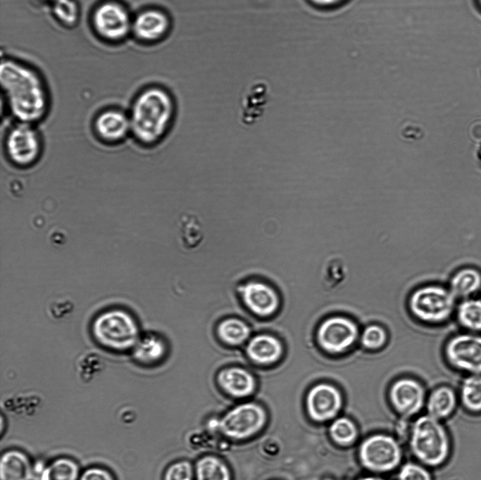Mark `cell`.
Instances as JSON below:
<instances>
[{
  "instance_id": "obj_1",
  "label": "cell",
  "mask_w": 481,
  "mask_h": 480,
  "mask_svg": "<svg viewBox=\"0 0 481 480\" xmlns=\"http://www.w3.org/2000/svg\"><path fill=\"white\" fill-rule=\"evenodd\" d=\"M0 84L8 110L17 122L34 125L45 117L48 94L34 70L15 61H2Z\"/></svg>"
},
{
  "instance_id": "obj_2",
  "label": "cell",
  "mask_w": 481,
  "mask_h": 480,
  "mask_svg": "<svg viewBox=\"0 0 481 480\" xmlns=\"http://www.w3.org/2000/svg\"><path fill=\"white\" fill-rule=\"evenodd\" d=\"M173 112V99L166 90L156 87L144 90L136 97L128 115L130 134L142 145L158 142L168 127Z\"/></svg>"
},
{
  "instance_id": "obj_3",
  "label": "cell",
  "mask_w": 481,
  "mask_h": 480,
  "mask_svg": "<svg viewBox=\"0 0 481 480\" xmlns=\"http://www.w3.org/2000/svg\"><path fill=\"white\" fill-rule=\"evenodd\" d=\"M410 444L415 456L430 466L443 463L450 450V442L444 427L439 419L429 415L419 417L414 422Z\"/></svg>"
},
{
  "instance_id": "obj_4",
  "label": "cell",
  "mask_w": 481,
  "mask_h": 480,
  "mask_svg": "<svg viewBox=\"0 0 481 480\" xmlns=\"http://www.w3.org/2000/svg\"><path fill=\"white\" fill-rule=\"evenodd\" d=\"M92 330L97 343L112 350L132 349L139 337L135 319L120 309L108 310L100 314L94 320Z\"/></svg>"
},
{
  "instance_id": "obj_5",
  "label": "cell",
  "mask_w": 481,
  "mask_h": 480,
  "mask_svg": "<svg viewBox=\"0 0 481 480\" xmlns=\"http://www.w3.org/2000/svg\"><path fill=\"white\" fill-rule=\"evenodd\" d=\"M457 303L446 285L430 284L411 294L409 308L423 322L442 324L454 319Z\"/></svg>"
},
{
  "instance_id": "obj_6",
  "label": "cell",
  "mask_w": 481,
  "mask_h": 480,
  "mask_svg": "<svg viewBox=\"0 0 481 480\" xmlns=\"http://www.w3.org/2000/svg\"><path fill=\"white\" fill-rule=\"evenodd\" d=\"M443 358L466 376L481 374V334L460 330L451 334L444 344Z\"/></svg>"
},
{
  "instance_id": "obj_7",
  "label": "cell",
  "mask_w": 481,
  "mask_h": 480,
  "mask_svg": "<svg viewBox=\"0 0 481 480\" xmlns=\"http://www.w3.org/2000/svg\"><path fill=\"white\" fill-rule=\"evenodd\" d=\"M266 422L267 413L264 408L256 403L247 402L226 412L218 425L220 432L226 437L241 441L257 434Z\"/></svg>"
},
{
  "instance_id": "obj_8",
  "label": "cell",
  "mask_w": 481,
  "mask_h": 480,
  "mask_svg": "<svg viewBox=\"0 0 481 480\" xmlns=\"http://www.w3.org/2000/svg\"><path fill=\"white\" fill-rule=\"evenodd\" d=\"M4 149L13 165L28 168L35 164L42 155V138L34 125L17 122L6 132Z\"/></svg>"
},
{
  "instance_id": "obj_9",
  "label": "cell",
  "mask_w": 481,
  "mask_h": 480,
  "mask_svg": "<svg viewBox=\"0 0 481 480\" xmlns=\"http://www.w3.org/2000/svg\"><path fill=\"white\" fill-rule=\"evenodd\" d=\"M359 457L367 469L387 472L394 469L401 459V450L397 441L386 434H375L361 444Z\"/></svg>"
},
{
  "instance_id": "obj_10",
  "label": "cell",
  "mask_w": 481,
  "mask_h": 480,
  "mask_svg": "<svg viewBox=\"0 0 481 480\" xmlns=\"http://www.w3.org/2000/svg\"><path fill=\"white\" fill-rule=\"evenodd\" d=\"M358 336L356 324L342 315L329 317L319 325L316 339L320 347L330 354H340L349 350Z\"/></svg>"
},
{
  "instance_id": "obj_11",
  "label": "cell",
  "mask_w": 481,
  "mask_h": 480,
  "mask_svg": "<svg viewBox=\"0 0 481 480\" xmlns=\"http://www.w3.org/2000/svg\"><path fill=\"white\" fill-rule=\"evenodd\" d=\"M92 20L97 33L109 40L121 39L132 30V21L128 12L118 3L106 2L99 6Z\"/></svg>"
},
{
  "instance_id": "obj_12",
  "label": "cell",
  "mask_w": 481,
  "mask_h": 480,
  "mask_svg": "<svg viewBox=\"0 0 481 480\" xmlns=\"http://www.w3.org/2000/svg\"><path fill=\"white\" fill-rule=\"evenodd\" d=\"M239 291L244 305L255 316H273L280 308V296L268 283L251 280L244 283Z\"/></svg>"
},
{
  "instance_id": "obj_13",
  "label": "cell",
  "mask_w": 481,
  "mask_h": 480,
  "mask_svg": "<svg viewBox=\"0 0 481 480\" xmlns=\"http://www.w3.org/2000/svg\"><path fill=\"white\" fill-rule=\"evenodd\" d=\"M342 405L340 391L335 386L320 383L308 392L306 406L309 417L316 422H325L335 417Z\"/></svg>"
},
{
  "instance_id": "obj_14",
  "label": "cell",
  "mask_w": 481,
  "mask_h": 480,
  "mask_svg": "<svg viewBox=\"0 0 481 480\" xmlns=\"http://www.w3.org/2000/svg\"><path fill=\"white\" fill-rule=\"evenodd\" d=\"M389 398L396 411L410 416L416 414L422 408L425 391L421 384L416 380L402 378L392 385Z\"/></svg>"
},
{
  "instance_id": "obj_15",
  "label": "cell",
  "mask_w": 481,
  "mask_h": 480,
  "mask_svg": "<svg viewBox=\"0 0 481 480\" xmlns=\"http://www.w3.org/2000/svg\"><path fill=\"white\" fill-rule=\"evenodd\" d=\"M93 127L96 137L108 144L119 143L130 134L129 115L118 109H108L99 113Z\"/></svg>"
},
{
  "instance_id": "obj_16",
  "label": "cell",
  "mask_w": 481,
  "mask_h": 480,
  "mask_svg": "<svg viewBox=\"0 0 481 480\" xmlns=\"http://www.w3.org/2000/svg\"><path fill=\"white\" fill-rule=\"evenodd\" d=\"M172 23L168 14L161 10L147 9L140 12L132 21V30L135 36L146 42L163 39Z\"/></svg>"
},
{
  "instance_id": "obj_17",
  "label": "cell",
  "mask_w": 481,
  "mask_h": 480,
  "mask_svg": "<svg viewBox=\"0 0 481 480\" xmlns=\"http://www.w3.org/2000/svg\"><path fill=\"white\" fill-rule=\"evenodd\" d=\"M270 91L264 82L251 84L244 92L240 101L239 120L251 127L263 116L270 99Z\"/></svg>"
},
{
  "instance_id": "obj_18",
  "label": "cell",
  "mask_w": 481,
  "mask_h": 480,
  "mask_svg": "<svg viewBox=\"0 0 481 480\" xmlns=\"http://www.w3.org/2000/svg\"><path fill=\"white\" fill-rule=\"evenodd\" d=\"M246 354L252 362L261 366H269L278 362L284 352L280 339L273 334L261 333L246 342Z\"/></svg>"
},
{
  "instance_id": "obj_19",
  "label": "cell",
  "mask_w": 481,
  "mask_h": 480,
  "mask_svg": "<svg viewBox=\"0 0 481 480\" xmlns=\"http://www.w3.org/2000/svg\"><path fill=\"white\" fill-rule=\"evenodd\" d=\"M217 382L227 395L236 398L251 396L256 387L254 375L247 370L238 366L228 367L220 370L217 375Z\"/></svg>"
},
{
  "instance_id": "obj_20",
  "label": "cell",
  "mask_w": 481,
  "mask_h": 480,
  "mask_svg": "<svg viewBox=\"0 0 481 480\" xmlns=\"http://www.w3.org/2000/svg\"><path fill=\"white\" fill-rule=\"evenodd\" d=\"M446 286L458 301L477 296L481 292V270L472 265L462 266L453 272Z\"/></svg>"
},
{
  "instance_id": "obj_21",
  "label": "cell",
  "mask_w": 481,
  "mask_h": 480,
  "mask_svg": "<svg viewBox=\"0 0 481 480\" xmlns=\"http://www.w3.org/2000/svg\"><path fill=\"white\" fill-rule=\"evenodd\" d=\"M167 353V345L158 334L146 332L140 335L132 348L135 360L145 365L161 361Z\"/></svg>"
},
{
  "instance_id": "obj_22",
  "label": "cell",
  "mask_w": 481,
  "mask_h": 480,
  "mask_svg": "<svg viewBox=\"0 0 481 480\" xmlns=\"http://www.w3.org/2000/svg\"><path fill=\"white\" fill-rule=\"evenodd\" d=\"M32 467L27 456L17 450L5 452L0 461L1 480H31Z\"/></svg>"
},
{
  "instance_id": "obj_23",
  "label": "cell",
  "mask_w": 481,
  "mask_h": 480,
  "mask_svg": "<svg viewBox=\"0 0 481 480\" xmlns=\"http://www.w3.org/2000/svg\"><path fill=\"white\" fill-rule=\"evenodd\" d=\"M454 320L460 330L481 334V297L458 301Z\"/></svg>"
},
{
  "instance_id": "obj_24",
  "label": "cell",
  "mask_w": 481,
  "mask_h": 480,
  "mask_svg": "<svg viewBox=\"0 0 481 480\" xmlns=\"http://www.w3.org/2000/svg\"><path fill=\"white\" fill-rule=\"evenodd\" d=\"M216 333L223 343L232 346H238L247 342L250 339L251 329L241 319L227 317L218 323Z\"/></svg>"
},
{
  "instance_id": "obj_25",
  "label": "cell",
  "mask_w": 481,
  "mask_h": 480,
  "mask_svg": "<svg viewBox=\"0 0 481 480\" xmlns=\"http://www.w3.org/2000/svg\"><path fill=\"white\" fill-rule=\"evenodd\" d=\"M456 404L454 391L446 386H439L429 396L427 403L428 415L439 420L445 418L452 413Z\"/></svg>"
},
{
  "instance_id": "obj_26",
  "label": "cell",
  "mask_w": 481,
  "mask_h": 480,
  "mask_svg": "<svg viewBox=\"0 0 481 480\" xmlns=\"http://www.w3.org/2000/svg\"><path fill=\"white\" fill-rule=\"evenodd\" d=\"M194 474L196 480H232L227 464L213 455L199 458L195 465Z\"/></svg>"
},
{
  "instance_id": "obj_27",
  "label": "cell",
  "mask_w": 481,
  "mask_h": 480,
  "mask_svg": "<svg viewBox=\"0 0 481 480\" xmlns=\"http://www.w3.org/2000/svg\"><path fill=\"white\" fill-rule=\"evenodd\" d=\"M79 467L72 459L59 457L45 466L39 473V480H79Z\"/></svg>"
},
{
  "instance_id": "obj_28",
  "label": "cell",
  "mask_w": 481,
  "mask_h": 480,
  "mask_svg": "<svg viewBox=\"0 0 481 480\" xmlns=\"http://www.w3.org/2000/svg\"><path fill=\"white\" fill-rule=\"evenodd\" d=\"M460 396L468 410L481 411V374L465 376L461 384Z\"/></svg>"
},
{
  "instance_id": "obj_29",
  "label": "cell",
  "mask_w": 481,
  "mask_h": 480,
  "mask_svg": "<svg viewBox=\"0 0 481 480\" xmlns=\"http://www.w3.org/2000/svg\"><path fill=\"white\" fill-rule=\"evenodd\" d=\"M181 241L185 244H198L203 239L204 229L199 215L192 211L183 213L179 219Z\"/></svg>"
},
{
  "instance_id": "obj_30",
  "label": "cell",
  "mask_w": 481,
  "mask_h": 480,
  "mask_svg": "<svg viewBox=\"0 0 481 480\" xmlns=\"http://www.w3.org/2000/svg\"><path fill=\"white\" fill-rule=\"evenodd\" d=\"M330 434L332 439L341 446L352 443L357 437V429L350 419L339 417L335 419L330 427Z\"/></svg>"
},
{
  "instance_id": "obj_31",
  "label": "cell",
  "mask_w": 481,
  "mask_h": 480,
  "mask_svg": "<svg viewBox=\"0 0 481 480\" xmlns=\"http://www.w3.org/2000/svg\"><path fill=\"white\" fill-rule=\"evenodd\" d=\"M52 8L56 18L66 25H73L78 20L79 7L75 0H56Z\"/></svg>"
},
{
  "instance_id": "obj_32",
  "label": "cell",
  "mask_w": 481,
  "mask_h": 480,
  "mask_svg": "<svg viewBox=\"0 0 481 480\" xmlns=\"http://www.w3.org/2000/svg\"><path fill=\"white\" fill-rule=\"evenodd\" d=\"M386 341L387 333L385 329L377 324L367 326L361 333V344L368 350H377L384 346Z\"/></svg>"
},
{
  "instance_id": "obj_33",
  "label": "cell",
  "mask_w": 481,
  "mask_h": 480,
  "mask_svg": "<svg viewBox=\"0 0 481 480\" xmlns=\"http://www.w3.org/2000/svg\"><path fill=\"white\" fill-rule=\"evenodd\" d=\"M194 474L192 464L188 461L181 460L168 467L163 480H192Z\"/></svg>"
},
{
  "instance_id": "obj_34",
  "label": "cell",
  "mask_w": 481,
  "mask_h": 480,
  "mask_svg": "<svg viewBox=\"0 0 481 480\" xmlns=\"http://www.w3.org/2000/svg\"><path fill=\"white\" fill-rule=\"evenodd\" d=\"M399 480H432L428 471L420 465L408 462L404 465L398 474Z\"/></svg>"
},
{
  "instance_id": "obj_35",
  "label": "cell",
  "mask_w": 481,
  "mask_h": 480,
  "mask_svg": "<svg viewBox=\"0 0 481 480\" xmlns=\"http://www.w3.org/2000/svg\"><path fill=\"white\" fill-rule=\"evenodd\" d=\"M79 480H114L111 474L101 467H90L80 476Z\"/></svg>"
},
{
  "instance_id": "obj_36",
  "label": "cell",
  "mask_w": 481,
  "mask_h": 480,
  "mask_svg": "<svg viewBox=\"0 0 481 480\" xmlns=\"http://www.w3.org/2000/svg\"><path fill=\"white\" fill-rule=\"evenodd\" d=\"M72 309L73 305L67 300H56L50 305L51 315L55 318L63 317Z\"/></svg>"
},
{
  "instance_id": "obj_37",
  "label": "cell",
  "mask_w": 481,
  "mask_h": 480,
  "mask_svg": "<svg viewBox=\"0 0 481 480\" xmlns=\"http://www.w3.org/2000/svg\"><path fill=\"white\" fill-rule=\"evenodd\" d=\"M358 480H385V479H382L380 477H377V476H365V477L361 478Z\"/></svg>"
},
{
  "instance_id": "obj_38",
  "label": "cell",
  "mask_w": 481,
  "mask_h": 480,
  "mask_svg": "<svg viewBox=\"0 0 481 480\" xmlns=\"http://www.w3.org/2000/svg\"><path fill=\"white\" fill-rule=\"evenodd\" d=\"M477 1H478L479 4H480V6H481V0H477Z\"/></svg>"
},
{
  "instance_id": "obj_39",
  "label": "cell",
  "mask_w": 481,
  "mask_h": 480,
  "mask_svg": "<svg viewBox=\"0 0 481 480\" xmlns=\"http://www.w3.org/2000/svg\"><path fill=\"white\" fill-rule=\"evenodd\" d=\"M49 1H51L53 2V1H56V0H49Z\"/></svg>"
}]
</instances>
